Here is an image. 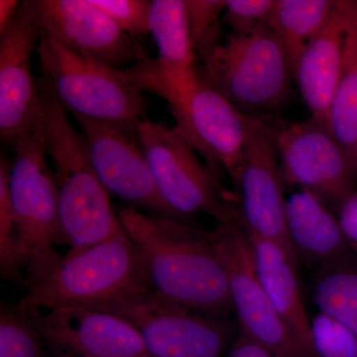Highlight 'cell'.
Returning a JSON list of instances; mask_svg holds the SVG:
<instances>
[{
    "instance_id": "6da1fadb",
    "label": "cell",
    "mask_w": 357,
    "mask_h": 357,
    "mask_svg": "<svg viewBox=\"0 0 357 357\" xmlns=\"http://www.w3.org/2000/svg\"><path fill=\"white\" fill-rule=\"evenodd\" d=\"M117 215L152 292L211 316L234 314L227 268L213 232L128 206Z\"/></svg>"
},
{
    "instance_id": "7a4b0ae2",
    "label": "cell",
    "mask_w": 357,
    "mask_h": 357,
    "mask_svg": "<svg viewBox=\"0 0 357 357\" xmlns=\"http://www.w3.org/2000/svg\"><path fill=\"white\" fill-rule=\"evenodd\" d=\"M39 89L47 153L58 188L59 244L77 249L102 243L122 232L117 211L96 175L81 131L62 105Z\"/></svg>"
},
{
    "instance_id": "3957f363",
    "label": "cell",
    "mask_w": 357,
    "mask_h": 357,
    "mask_svg": "<svg viewBox=\"0 0 357 357\" xmlns=\"http://www.w3.org/2000/svg\"><path fill=\"white\" fill-rule=\"evenodd\" d=\"M204 79L249 116L276 112L292 91V66L285 47L268 25L230 34L198 53Z\"/></svg>"
},
{
    "instance_id": "277c9868",
    "label": "cell",
    "mask_w": 357,
    "mask_h": 357,
    "mask_svg": "<svg viewBox=\"0 0 357 357\" xmlns=\"http://www.w3.org/2000/svg\"><path fill=\"white\" fill-rule=\"evenodd\" d=\"M37 54L39 89L74 116L133 129L146 117L149 102L128 69L81 57L43 32Z\"/></svg>"
},
{
    "instance_id": "5b68a950",
    "label": "cell",
    "mask_w": 357,
    "mask_h": 357,
    "mask_svg": "<svg viewBox=\"0 0 357 357\" xmlns=\"http://www.w3.org/2000/svg\"><path fill=\"white\" fill-rule=\"evenodd\" d=\"M146 286L132 243L121 234L102 243L70 249L34 280L18 307L50 311L95 307L131 289Z\"/></svg>"
},
{
    "instance_id": "8992f818",
    "label": "cell",
    "mask_w": 357,
    "mask_h": 357,
    "mask_svg": "<svg viewBox=\"0 0 357 357\" xmlns=\"http://www.w3.org/2000/svg\"><path fill=\"white\" fill-rule=\"evenodd\" d=\"M137 136L160 198L173 218L195 223V218L206 215L218 223L236 220L232 194L223 188L222 176L178 126L145 117Z\"/></svg>"
},
{
    "instance_id": "52a82bcc",
    "label": "cell",
    "mask_w": 357,
    "mask_h": 357,
    "mask_svg": "<svg viewBox=\"0 0 357 357\" xmlns=\"http://www.w3.org/2000/svg\"><path fill=\"white\" fill-rule=\"evenodd\" d=\"M91 307L112 312L135 326L151 357H225L238 333L229 318L188 309L147 286Z\"/></svg>"
},
{
    "instance_id": "ba28073f",
    "label": "cell",
    "mask_w": 357,
    "mask_h": 357,
    "mask_svg": "<svg viewBox=\"0 0 357 357\" xmlns=\"http://www.w3.org/2000/svg\"><path fill=\"white\" fill-rule=\"evenodd\" d=\"M14 150L9 192L27 284L60 257L55 248L59 244L58 188L48 165L40 110L34 126L16 143Z\"/></svg>"
},
{
    "instance_id": "9c48e42d",
    "label": "cell",
    "mask_w": 357,
    "mask_h": 357,
    "mask_svg": "<svg viewBox=\"0 0 357 357\" xmlns=\"http://www.w3.org/2000/svg\"><path fill=\"white\" fill-rule=\"evenodd\" d=\"M230 180L234 215L243 231L276 241L297 257L288 236L285 182L273 129L261 117H256L243 159Z\"/></svg>"
},
{
    "instance_id": "30bf717a",
    "label": "cell",
    "mask_w": 357,
    "mask_h": 357,
    "mask_svg": "<svg viewBox=\"0 0 357 357\" xmlns=\"http://www.w3.org/2000/svg\"><path fill=\"white\" fill-rule=\"evenodd\" d=\"M213 232L227 276L238 332L276 357H307L275 311L256 272L252 249L236 220L218 222Z\"/></svg>"
},
{
    "instance_id": "8fae6325",
    "label": "cell",
    "mask_w": 357,
    "mask_h": 357,
    "mask_svg": "<svg viewBox=\"0 0 357 357\" xmlns=\"http://www.w3.org/2000/svg\"><path fill=\"white\" fill-rule=\"evenodd\" d=\"M285 184L337 206L356 191L357 171L325 122L307 121L273 129Z\"/></svg>"
},
{
    "instance_id": "7c38bea8",
    "label": "cell",
    "mask_w": 357,
    "mask_h": 357,
    "mask_svg": "<svg viewBox=\"0 0 357 357\" xmlns=\"http://www.w3.org/2000/svg\"><path fill=\"white\" fill-rule=\"evenodd\" d=\"M177 126L218 175L231 178L245 151L256 117L243 114L201 72L196 86L168 102Z\"/></svg>"
},
{
    "instance_id": "4fadbf2b",
    "label": "cell",
    "mask_w": 357,
    "mask_h": 357,
    "mask_svg": "<svg viewBox=\"0 0 357 357\" xmlns=\"http://www.w3.org/2000/svg\"><path fill=\"white\" fill-rule=\"evenodd\" d=\"M41 32L93 62L126 70L150 56L91 0H31Z\"/></svg>"
},
{
    "instance_id": "5bb4252c",
    "label": "cell",
    "mask_w": 357,
    "mask_h": 357,
    "mask_svg": "<svg viewBox=\"0 0 357 357\" xmlns=\"http://www.w3.org/2000/svg\"><path fill=\"white\" fill-rule=\"evenodd\" d=\"M75 119L96 175L109 196L121 199L128 208L172 218L157 191L137 129Z\"/></svg>"
},
{
    "instance_id": "9a60e30c",
    "label": "cell",
    "mask_w": 357,
    "mask_h": 357,
    "mask_svg": "<svg viewBox=\"0 0 357 357\" xmlns=\"http://www.w3.org/2000/svg\"><path fill=\"white\" fill-rule=\"evenodd\" d=\"M41 29L31 0L21 2L17 16L0 36V135L15 146L36 121L41 93L32 72Z\"/></svg>"
},
{
    "instance_id": "2e32d148",
    "label": "cell",
    "mask_w": 357,
    "mask_h": 357,
    "mask_svg": "<svg viewBox=\"0 0 357 357\" xmlns=\"http://www.w3.org/2000/svg\"><path fill=\"white\" fill-rule=\"evenodd\" d=\"M26 312L43 340L67 356L151 357L135 326L112 312L84 306Z\"/></svg>"
},
{
    "instance_id": "e0dca14e",
    "label": "cell",
    "mask_w": 357,
    "mask_h": 357,
    "mask_svg": "<svg viewBox=\"0 0 357 357\" xmlns=\"http://www.w3.org/2000/svg\"><path fill=\"white\" fill-rule=\"evenodd\" d=\"M354 0H337L330 20L307 43L294 72L311 117L326 122L333 96L344 73Z\"/></svg>"
},
{
    "instance_id": "ac0fdd59",
    "label": "cell",
    "mask_w": 357,
    "mask_h": 357,
    "mask_svg": "<svg viewBox=\"0 0 357 357\" xmlns=\"http://www.w3.org/2000/svg\"><path fill=\"white\" fill-rule=\"evenodd\" d=\"M248 237L256 272L272 306L310 357L311 318L301 288L299 259L276 241Z\"/></svg>"
},
{
    "instance_id": "d6986e66",
    "label": "cell",
    "mask_w": 357,
    "mask_h": 357,
    "mask_svg": "<svg viewBox=\"0 0 357 357\" xmlns=\"http://www.w3.org/2000/svg\"><path fill=\"white\" fill-rule=\"evenodd\" d=\"M286 223L299 261L319 268L352 255L337 215L311 192L299 190L289 197Z\"/></svg>"
},
{
    "instance_id": "ffe728a7",
    "label": "cell",
    "mask_w": 357,
    "mask_h": 357,
    "mask_svg": "<svg viewBox=\"0 0 357 357\" xmlns=\"http://www.w3.org/2000/svg\"><path fill=\"white\" fill-rule=\"evenodd\" d=\"M149 30L158 49L155 62L161 72L180 74L198 69L187 0L151 1Z\"/></svg>"
},
{
    "instance_id": "44dd1931",
    "label": "cell",
    "mask_w": 357,
    "mask_h": 357,
    "mask_svg": "<svg viewBox=\"0 0 357 357\" xmlns=\"http://www.w3.org/2000/svg\"><path fill=\"white\" fill-rule=\"evenodd\" d=\"M337 0H275L267 25L285 47L293 75L301 54L324 27Z\"/></svg>"
},
{
    "instance_id": "7402d4cb",
    "label": "cell",
    "mask_w": 357,
    "mask_h": 357,
    "mask_svg": "<svg viewBox=\"0 0 357 357\" xmlns=\"http://www.w3.org/2000/svg\"><path fill=\"white\" fill-rule=\"evenodd\" d=\"M312 298L319 312L337 319L357 337V256L352 253L318 268Z\"/></svg>"
},
{
    "instance_id": "603a6c76",
    "label": "cell",
    "mask_w": 357,
    "mask_h": 357,
    "mask_svg": "<svg viewBox=\"0 0 357 357\" xmlns=\"http://www.w3.org/2000/svg\"><path fill=\"white\" fill-rule=\"evenodd\" d=\"M326 124L357 171V6L349 27L344 73Z\"/></svg>"
},
{
    "instance_id": "cb8c5ba5",
    "label": "cell",
    "mask_w": 357,
    "mask_h": 357,
    "mask_svg": "<svg viewBox=\"0 0 357 357\" xmlns=\"http://www.w3.org/2000/svg\"><path fill=\"white\" fill-rule=\"evenodd\" d=\"M10 161L1 155L0 158V270L4 278L23 281L26 270L24 255L18 239L14 222L13 204L9 192Z\"/></svg>"
},
{
    "instance_id": "d4e9b609",
    "label": "cell",
    "mask_w": 357,
    "mask_h": 357,
    "mask_svg": "<svg viewBox=\"0 0 357 357\" xmlns=\"http://www.w3.org/2000/svg\"><path fill=\"white\" fill-rule=\"evenodd\" d=\"M0 357H45L43 338L22 307H1Z\"/></svg>"
},
{
    "instance_id": "484cf974",
    "label": "cell",
    "mask_w": 357,
    "mask_h": 357,
    "mask_svg": "<svg viewBox=\"0 0 357 357\" xmlns=\"http://www.w3.org/2000/svg\"><path fill=\"white\" fill-rule=\"evenodd\" d=\"M310 357H357V337L342 323L319 312L310 323Z\"/></svg>"
},
{
    "instance_id": "4316f807",
    "label": "cell",
    "mask_w": 357,
    "mask_h": 357,
    "mask_svg": "<svg viewBox=\"0 0 357 357\" xmlns=\"http://www.w3.org/2000/svg\"><path fill=\"white\" fill-rule=\"evenodd\" d=\"M107 14L122 31L137 39L150 34L151 1L146 0H91Z\"/></svg>"
},
{
    "instance_id": "83f0119b",
    "label": "cell",
    "mask_w": 357,
    "mask_h": 357,
    "mask_svg": "<svg viewBox=\"0 0 357 357\" xmlns=\"http://www.w3.org/2000/svg\"><path fill=\"white\" fill-rule=\"evenodd\" d=\"M275 0H227L222 20L231 34H248L267 25Z\"/></svg>"
},
{
    "instance_id": "f1b7e54d",
    "label": "cell",
    "mask_w": 357,
    "mask_h": 357,
    "mask_svg": "<svg viewBox=\"0 0 357 357\" xmlns=\"http://www.w3.org/2000/svg\"><path fill=\"white\" fill-rule=\"evenodd\" d=\"M227 0H187L190 27L195 49L220 28Z\"/></svg>"
},
{
    "instance_id": "f546056e",
    "label": "cell",
    "mask_w": 357,
    "mask_h": 357,
    "mask_svg": "<svg viewBox=\"0 0 357 357\" xmlns=\"http://www.w3.org/2000/svg\"><path fill=\"white\" fill-rule=\"evenodd\" d=\"M335 210L347 245L357 256V190L340 202Z\"/></svg>"
},
{
    "instance_id": "4dcf8cb0",
    "label": "cell",
    "mask_w": 357,
    "mask_h": 357,
    "mask_svg": "<svg viewBox=\"0 0 357 357\" xmlns=\"http://www.w3.org/2000/svg\"><path fill=\"white\" fill-rule=\"evenodd\" d=\"M225 357H276L264 345L251 340L243 333H237Z\"/></svg>"
},
{
    "instance_id": "1f68e13d",
    "label": "cell",
    "mask_w": 357,
    "mask_h": 357,
    "mask_svg": "<svg viewBox=\"0 0 357 357\" xmlns=\"http://www.w3.org/2000/svg\"><path fill=\"white\" fill-rule=\"evenodd\" d=\"M20 4L17 0H0V36L13 25Z\"/></svg>"
},
{
    "instance_id": "d6a6232c",
    "label": "cell",
    "mask_w": 357,
    "mask_h": 357,
    "mask_svg": "<svg viewBox=\"0 0 357 357\" xmlns=\"http://www.w3.org/2000/svg\"><path fill=\"white\" fill-rule=\"evenodd\" d=\"M64 357H77V356H66Z\"/></svg>"
}]
</instances>
